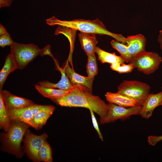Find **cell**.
Returning a JSON list of instances; mask_svg holds the SVG:
<instances>
[{"label":"cell","instance_id":"16","mask_svg":"<svg viewBox=\"0 0 162 162\" xmlns=\"http://www.w3.org/2000/svg\"><path fill=\"white\" fill-rule=\"evenodd\" d=\"M61 74V79L58 82L53 83L48 81L44 80L38 82V84L42 86L49 88H58L59 89L69 91L73 87L68 77L66 74L64 68H60L59 69Z\"/></svg>","mask_w":162,"mask_h":162},{"label":"cell","instance_id":"21","mask_svg":"<svg viewBox=\"0 0 162 162\" xmlns=\"http://www.w3.org/2000/svg\"><path fill=\"white\" fill-rule=\"evenodd\" d=\"M11 121L9 118L8 111L6 108L3 99L2 94L0 92V127L5 132H7L11 125Z\"/></svg>","mask_w":162,"mask_h":162},{"label":"cell","instance_id":"19","mask_svg":"<svg viewBox=\"0 0 162 162\" xmlns=\"http://www.w3.org/2000/svg\"><path fill=\"white\" fill-rule=\"evenodd\" d=\"M35 87L41 95L51 100L61 98L67 94L70 91H65L59 89L46 87L38 84H35Z\"/></svg>","mask_w":162,"mask_h":162},{"label":"cell","instance_id":"28","mask_svg":"<svg viewBox=\"0 0 162 162\" xmlns=\"http://www.w3.org/2000/svg\"><path fill=\"white\" fill-rule=\"evenodd\" d=\"M162 140V136H150L148 137V142L149 145L155 146L156 144Z\"/></svg>","mask_w":162,"mask_h":162},{"label":"cell","instance_id":"4","mask_svg":"<svg viewBox=\"0 0 162 162\" xmlns=\"http://www.w3.org/2000/svg\"><path fill=\"white\" fill-rule=\"evenodd\" d=\"M10 53L18 69L25 68L36 57L40 55L41 49L32 43L24 44L15 42L10 46Z\"/></svg>","mask_w":162,"mask_h":162},{"label":"cell","instance_id":"23","mask_svg":"<svg viewBox=\"0 0 162 162\" xmlns=\"http://www.w3.org/2000/svg\"><path fill=\"white\" fill-rule=\"evenodd\" d=\"M87 63L86 65V72L88 76L94 77L98 74V69L95 54L87 55Z\"/></svg>","mask_w":162,"mask_h":162},{"label":"cell","instance_id":"17","mask_svg":"<svg viewBox=\"0 0 162 162\" xmlns=\"http://www.w3.org/2000/svg\"><path fill=\"white\" fill-rule=\"evenodd\" d=\"M54 106L47 110L39 112L30 121L29 125L36 130H40L44 125L55 109Z\"/></svg>","mask_w":162,"mask_h":162},{"label":"cell","instance_id":"9","mask_svg":"<svg viewBox=\"0 0 162 162\" xmlns=\"http://www.w3.org/2000/svg\"><path fill=\"white\" fill-rule=\"evenodd\" d=\"M52 105H42L34 104L24 108L11 111H8L11 121L20 122L29 124L34 116L41 111L50 109Z\"/></svg>","mask_w":162,"mask_h":162},{"label":"cell","instance_id":"6","mask_svg":"<svg viewBox=\"0 0 162 162\" xmlns=\"http://www.w3.org/2000/svg\"><path fill=\"white\" fill-rule=\"evenodd\" d=\"M162 62V58L157 53L145 50L132 58L129 64L139 71L148 75L158 69Z\"/></svg>","mask_w":162,"mask_h":162},{"label":"cell","instance_id":"13","mask_svg":"<svg viewBox=\"0 0 162 162\" xmlns=\"http://www.w3.org/2000/svg\"><path fill=\"white\" fill-rule=\"evenodd\" d=\"M126 43L128 52L132 58L145 51L146 39L141 34L128 36Z\"/></svg>","mask_w":162,"mask_h":162},{"label":"cell","instance_id":"10","mask_svg":"<svg viewBox=\"0 0 162 162\" xmlns=\"http://www.w3.org/2000/svg\"><path fill=\"white\" fill-rule=\"evenodd\" d=\"M4 105L8 111L21 109L34 104L33 101L14 95L6 90H1Z\"/></svg>","mask_w":162,"mask_h":162},{"label":"cell","instance_id":"11","mask_svg":"<svg viewBox=\"0 0 162 162\" xmlns=\"http://www.w3.org/2000/svg\"><path fill=\"white\" fill-rule=\"evenodd\" d=\"M63 68L73 86H81L86 88L92 92L94 77L85 76L77 74L70 67L68 61Z\"/></svg>","mask_w":162,"mask_h":162},{"label":"cell","instance_id":"15","mask_svg":"<svg viewBox=\"0 0 162 162\" xmlns=\"http://www.w3.org/2000/svg\"><path fill=\"white\" fill-rule=\"evenodd\" d=\"M105 96L109 103L120 106L128 107L137 105L136 101L133 99L118 92L113 93L107 92L106 93Z\"/></svg>","mask_w":162,"mask_h":162},{"label":"cell","instance_id":"24","mask_svg":"<svg viewBox=\"0 0 162 162\" xmlns=\"http://www.w3.org/2000/svg\"><path fill=\"white\" fill-rule=\"evenodd\" d=\"M110 43L113 48L120 54L125 62H129L131 58L128 52L127 44L125 45L114 40H112Z\"/></svg>","mask_w":162,"mask_h":162},{"label":"cell","instance_id":"31","mask_svg":"<svg viewBox=\"0 0 162 162\" xmlns=\"http://www.w3.org/2000/svg\"><path fill=\"white\" fill-rule=\"evenodd\" d=\"M158 40L160 44V48L162 50V30H160L159 32Z\"/></svg>","mask_w":162,"mask_h":162},{"label":"cell","instance_id":"25","mask_svg":"<svg viewBox=\"0 0 162 162\" xmlns=\"http://www.w3.org/2000/svg\"><path fill=\"white\" fill-rule=\"evenodd\" d=\"M110 68L112 70L120 74L130 72L134 68L130 64H126L124 63L121 64L118 62L110 64Z\"/></svg>","mask_w":162,"mask_h":162},{"label":"cell","instance_id":"22","mask_svg":"<svg viewBox=\"0 0 162 162\" xmlns=\"http://www.w3.org/2000/svg\"><path fill=\"white\" fill-rule=\"evenodd\" d=\"M39 155L40 161L52 162V149L47 140L43 142L40 149Z\"/></svg>","mask_w":162,"mask_h":162},{"label":"cell","instance_id":"30","mask_svg":"<svg viewBox=\"0 0 162 162\" xmlns=\"http://www.w3.org/2000/svg\"><path fill=\"white\" fill-rule=\"evenodd\" d=\"M14 0H0V8L8 7L10 6Z\"/></svg>","mask_w":162,"mask_h":162},{"label":"cell","instance_id":"3","mask_svg":"<svg viewBox=\"0 0 162 162\" xmlns=\"http://www.w3.org/2000/svg\"><path fill=\"white\" fill-rule=\"evenodd\" d=\"M11 121L8 130L1 134V148L2 151L21 158L24 153L21 142L26 130L30 126L24 122Z\"/></svg>","mask_w":162,"mask_h":162},{"label":"cell","instance_id":"12","mask_svg":"<svg viewBox=\"0 0 162 162\" xmlns=\"http://www.w3.org/2000/svg\"><path fill=\"white\" fill-rule=\"evenodd\" d=\"M162 100V92L155 94H149L144 101L139 115L144 118H149L154 109L160 106Z\"/></svg>","mask_w":162,"mask_h":162},{"label":"cell","instance_id":"32","mask_svg":"<svg viewBox=\"0 0 162 162\" xmlns=\"http://www.w3.org/2000/svg\"><path fill=\"white\" fill-rule=\"evenodd\" d=\"M8 32L5 28L2 26L0 24V36L3 35Z\"/></svg>","mask_w":162,"mask_h":162},{"label":"cell","instance_id":"5","mask_svg":"<svg viewBox=\"0 0 162 162\" xmlns=\"http://www.w3.org/2000/svg\"><path fill=\"white\" fill-rule=\"evenodd\" d=\"M150 86L146 83L135 80L123 81L118 87L117 92L135 100L137 106H142L149 94Z\"/></svg>","mask_w":162,"mask_h":162},{"label":"cell","instance_id":"20","mask_svg":"<svg viewBox=\"0 0 162 162\" xmlns=\"http://www.w3.org/2000/svg\"><path fill=\"white\" fill-rule=\"evenodd\" d=\"M95 52L98 56V60L102 63H107L111 64L115 62L122 64L125 62L121 56H117L115 53L105 51L98 47H96Z\"/></svg>","mask_w":162,"mask_h":162},{"label":"cell","instance_id":"7","mask_svg":"<svg viewBox=\"0 0 162 162\" xmlns=\"http://www.w3.org/2000/svg\"><path fill=\"white\" fill-rule=\"evenodd\" d=\"M107 106L108 112L106 116L100 118V125L112 123L118 119L124 120L129 118L132 115H139L142 107L137 105L125 107L111 103L107 104Z\"/></svg>","mask_w":162,"mask_h":162},{"label":"cell","instance_id":"8","mask_svg":"<svg viewBox=\"0 0 162 162\" xmlns=\"http://www.w3.org/2000/svg\"><path fill=\"white\" fill-rule=\"evenodd\" d=\"M23 140L24 149L28 158L35 162H40L39 154L43 142L47 140L48 136L44 133L41 135H36L28 129Z\"/></svg>","mask_w":162,"mask_h":162},{"label":"cell","instance_id":"2","mask_svg":"<svg viewBox=\"0 0 162 162\" xmlns=\"http://www.w3.org/2000/svg\"><path fill=\"white\" fill-rule=\"evenodd\" d=\"M46 24L50 26L58 25L79 30L81 32L106 35L111 37L122 43H126V38L122 34L110 32L97 18L93 20L79 19L67 21L60 20L53 16L46 20Z\"/></svg>","mask_w":162,"mask_h":162},{"label":"cell","instance_id":"1","mask_svg":"<svg viewBox=\"0 0 162 162\" xmlns=\"http://www.w3.org/2000/svg\"><path fill=\"white\" fill-rule=\"evenodd\" d=\"M52 101L58 105L67 107H82L92 110L100 118L108 113L107 104L99 97L93 95L86 88L80 85L74 86L67 94Z\"/></svg>","mask_w":162,"mask_h":162},{"label":"cell","instance_id":"26","mask_svg":"<svg viewBox=\"0 0 162 162\" xmlns=\"http://www.w3.org/2000/svg\"><path fill=\"white\" fill-rule=\"evenodd\" d=\"M14 42L8 32L0 36V46L2 48L7 46H10Z\"/></svg>","mask_w":162,"mask_h":162},{"label":"cell","instance_id":"29","mask_svg":"<svg viewBox=\"0 0 162 162\" xmlns=\"http://www.w3.org/2000/svg\"><path fill=\"white\" fill-rule=\"evenodd\" d=\"M41 56L45 55H49L54 58L51 53V46L49 44L46 46L44 47L41 49V51L40 55Z\"/></svg>","mask_w":162,"mask_h":162},{"label":"cell","instance_id":"33","mask_svg":"<svg viewBox=\"0 0 162 162\" xmlns=\"http://www.w3.org/2000/svg\"><path fill=\"white\" fill-rule=\"evenodd\" d=\"M160 105H162V100L161 102V103L160 104Z\"/></svg>","mask_w":162,"mask_h":162},{"label":"cell","instance_id":"14","mask_svg":"<svg viewBox=\"0 0 162 162\" xmlns=\"http://www.w3.org/2000/svg\"><path fill=\"white\" fill-rule=\"evenodd\" d=\"M78 37L82 49L86 54H95L98 43L95 34L80 32Z\"/></svg>","mask_w":162,"mask_h":162},{"label":"cell","instance_id":"18","mask_svg":"<svg viewBox=\"0 0 162 162\" xmlns=\"http://www.w3.org/2000/svg\"><path fill=\"white\" fill-rule=\"evenodd\" d=\"M18 69L16 64L11 53L6 57L5 61L0 71V90H2L3 85L9 74Z\"/></svg>","mask_w":162,"mask_h":162},{"label":"cell","instance_id":"34","mask_svg":"<svg viewBox=\"0 0 162 162\" xmlns=\"http://www.w3.org/2000/svg\"></svg>","mask_w":162,"mask_h":162},{"label":"cell","instance_id":"27","mask_svg":"<svg viewBox=\"0 0 162 162\" xmlns=\"http://www.w3.org/2000/svg\"><path fill=\"white\" fill-rule=\"evenodd\" d=\"M89 110L90 111L92 121L94 127L97 131L100 139L103 141V136L99 128L96 118L94 115V112L92 110Z\"/></svg>","mask_w":162,"mask_h":162}]
</instances>
